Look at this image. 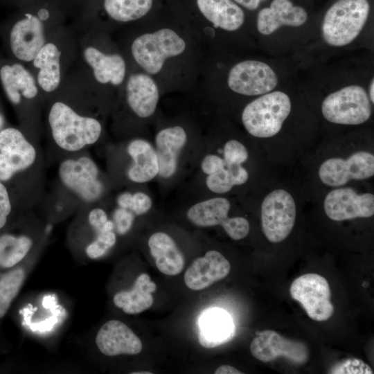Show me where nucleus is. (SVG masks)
Listing matches in <instances>:
<instances>
[{
  "instance_id": "1",
  "label": "nucleus",
  "mask_w": 374,
  "mask_h": 374,
  "mask_svg": "<svg viewBox=\"0 0 374 374\" xmlns=\"http://www.w3.org/2000/svg\"><path fill=\"white\" fill-rule=\"evenodd\" d=\"M97 98L73 67L60 89L45 100L49 136L66 153L78 154L96 143L103 125L94 115Z\"/></svg>"
},
{
  "instance_id": "2",
  "label": "nucleus",
  "mask_w": 374,
  "mask_h": 374,
  "mask_svg": "<svg viewBox=\"0 0 374 374\" xmlns=\"http://www.w3.org/2000/svg\"><path fill=\"white\" fill-rule=\"evenodd\" d=\"M78 56V35L73 27L62 24L49 37L27 66L44 102L64 83Z\"/></svg>"
},
{
  "instance_id": "3",
  "label": "nucleus",
  "mask_w": 374,
  "mask_h": 374,
  "mask_svg": "<svg viewBox=\"0 0 374 374\" xmlns=\"http://www.w3.org/2000/svg\"><path fill=\"white\" fill-rule=\"evenodd\" d=\"M78 35V56L74 68L96 98L103 87H121L127 75L123 55L105 50L100 30L88 29Z\"/></svg>"
},
{
  "instance_id": "4",
  "label": "nucleus",
  "mask_w": 374,
  "mask_h": 374,
  "mask_svg": "<svg viewBox=\"0 0 374 374\" xmlns=\"http://www.w3.org/2000/svg\"><path fill=\"white\" fill-rule=\"evenodd\" d=\"M0 83L19 116L20 127L36 136L45 102L31 71L24 64L0 58Z\"/></svg>"
},
{
  "instance_id": "5",
  "label": "nucleus",
  "mask_w": 374,
  "mask_h": 374,
  "mask_svg": "<svg viewBox=\"0 0 374 374\" xmlns=\"http://www.w3.org/2000/svg\"><path fill=\"white\" fill-rule=\"evenodd\" d=\"M62 24L47 6L24 12L1 30L8 58L27 66Z\"/></svg>"
},
{
  "instance_id": "6",
  "label": "nucleus",
  "mask_w": 374,
  "mask_h": 374,
  "mask_svg": "<svg viewBox=\"0 0 374 374\" xmlns=\"http://www.w3.org/2000/svg\"><path fill=\"white\" fill-rule=\"evenodd\" d=\"M369 12L370 4L367 0H337L323 18L324 41L333 46L351 43L365 26Z\"/></svg>"
},
{
  "instance_id": "7",
  "label": "nucleus",
  "mask_w": 374,
  "mask_h": 374,
  "mask_svg": "<svg viewBox=\"0 0 374 374\" xmlns=\"http://www.w3.org/2000/svg\"><path fill=\"white\" fill-rule=\"evenodd\" d=\"M291 108L290 98L285 93L270 91L247 105L242 111V121L251 135L271 137L280 132Z\"/></svg>"
},
{
  "instance_id": "8",
  "label": "nucleus",
  "mask_w": 374,
  "mask_h": 374,
  "mask_svg": "<svg viewBox=\"0 0 374 374\" xmlns=\"http://www.w3.org/2000/svg\"><path fill=\"white\" fill-rule=\"evenodd\" d=\"M185 48L184 40L169 28L139 35L130 45L133 59L149 74L159 73L167 58L181 54Z\"/></svg>"
},
{
  "instance_id": "9",
  "label": "nucleus",
  "mask_w": 374,
  "mask_h": 374,
  "mask_svg": "<svg viewBox=\"0 0 374 374\" xmlns=\"http://www.w3.org/2000/svg\"><path fill=\"white\" fill-rule=\"evenodd\" d=\"M58 177L68 191L85 204L96 202L104 193L98 166L86 154L78 153L64 159L58 167Z\"/></svg>"
},
{
  "instance_id": "10",
  "label": "nucleus",
  "mask_w": 374,
  "mask_h": 374,
  "mask_svg": "<svg viewBox=\"0 0 374 374\" xmlns=\"http://www.w3.org/2000/svg\"><path fill=\"white\" fill-rule=\"evenodd\" d=\"M321 112L332 123L360 125L371 117V100L362 87L347 86L326 97L321 104Z\"/></svg>"
},
{
  "instance_id": "11",
  "label": "nucleus",
  "mask_w": 374,
  "mask_h": 374,
  "mask_svg": "<svg viewBox=\"0 0 374 374\" xmlns=\"http://www.w3.org/2000/svg\"><path fill=\"white\" fill-rule=\"evenodd\" d=\"M296 204L291 194L276 189L264 199L261 206V226L271 242H280L292 232L296 220Z\"/></svg>"
},
{
  "instance_id": "12",
  "label": "nucleus",
  "mask_w": 374,
  "mask_h": 374,
  "mask_svg": "<svg viewBox=\"0 0 374 374\" xmlns=\"http://www.w3.org/2000/svg\"><path fill=\"white\" fill-rule=\"evenodd\" d=\"M290 292L292 298L301 303L312 319L324 321L333 314L330 286L322 276L314 273L303 274L292 282Z\"/></svg>"
},
{
  "instance_id": "13",
  "label": "nucleus",
  "mask_w": 374,
  "mask_h": 374,
  "mask_svg": "<svg viewBox=\"0 0 374 374\" xmlns=\"http://www.w3.org/2000/svg\"><path fill=\"white\" fill-rule=\"evenodd\" d=\"M231 203L224 197H214L194 204L187 211L188 219L202 227L222 226L228 235L235 240L245 238L249 232V223L242 217H229Z\"/></svg>"
},
{
  "instance_id": "14",
  "label": "nucleus",
  "mask_w": 374,
  "mask_h": 374,
  "mask_svg": "<svg viewBox=\"0 0 374 374\" xmlns=\"http://www.w3.org/2000/svg\"><path fill=\"white\" fill-rule=\"evenodd\" d=\"M373 175L374 155L364 150L356 152L347 159H328L319 169L321 182L331 187L344 186L352 179H366Z\"/></svg>"
},
{
  "instance_id": "15",
  "label": "nucleus",
  "mask_w": 374,
  "mask_h": 374,
  "mask_svg": "<svg viewBox=\"0 0 374 374\" xmlns=\"http://www.w3.org/2000/svg\"><path fill=\"white\" fill-rule=\"evenodd\" d=\"M278 84L274 71L266 63L244 60L229 71L228 85L234 92L244 96H259L271 91Z\"/></svg>"
},
{
  "instance_id": "16",
  "label": "nucleus",
  "mask_w": 374,
  "mask_h": 374,
  "mask_svg": "<svg viewBox=\"0 0 374 374\" xmlns=\"http://www.w3.org/2000/svg\"><path fill=\"white\" fill-rule=\"evenodd\" d=\"M250 351L262 362L284 357L294 364H304L309 358V350L305 343L287 339L270 330L256 332L251 342Z\"/></svg>"
},
{
  "instance_id": "17",
  "label": "nucleus",
  "mask_w": 374,
  "mask_h": 374,
  "mask_svg": "<svg viewBox=\"0 0 374 374\" xmlns=\"http://www.w3.org/2000/svg\"><path fill=\"white\" fill-rule=\"evenodd\" d=\"M326 215L333 221L367 218L374 215V195L357 194L351 188H339L326 195L323 203Z\"/></svg>"
},
{
  "instance_id": "18",
  "label": "nucleus",
  "mask_w": 374,
  "mask_h": 374,
  "mask_svg": "<svg viewBox=\"0 0 374 374\" xmlns=\"http://www.w3.org/2000/svg\"><path fill=\"white\" fill-rule=\"evenodd\" d=\"M95 344L100 353L107 357L137 355L143 348L141 339L132 329L116 319L105 322L99 328Z\"/></svg>"
},
{
  "instance_id": "19",
  "label": "nucleus",
  "mask_w": 374,
  "mask_h": 374,
  "mask_svg": "<svg viewBox=\"0 0 374 374\" xmlns=\"http://www.w3.org/2000/svg\"><path fill=\"white\" fill-rule=\"evenodd\" d=\"M22 128L7 126L0 130V152L6 158L15 175L30 170L37 160V151Z\"/></svg>"
},
{
  "instance_id": "20",
  "label": "nucleus",
  "mask_w": 374,
  "mask_h": 374,
  "mask_svg": "<svg viewBox=\"0 0 374 374\" xmlns=\"http://www.w3.org/2000/svg\"><path fill=\"white\" fill-rule=\"evenodd\" d=\"M231 265L220 252L211 250L194 260L184 274L186 285L192 290H202L224 278Z\"/></svg>"
},
{
  "instance_id": "21",
  "label": "nucleus",
  "mask_w": 374,
  "mask_h": 374,
  "mask_svg": "<svg viewBox=\"0 0 374 374\" xmlns=\"http://www.w3.org/2000/svg\"><path fill=\"white\" fill-rule=\"evenodd\" d=\"M125 81V100L131 111L140 118L152 115L159 98L154 80L147 74L135 73L130 74Z\"/></svg>"
},
{
  "instance_id": "22",
  "label": "nucleus",
  "mask_w": 374,
  "mask_h": 374,
  "mask_svg": "<svg viewBox=\"0 0 374 374\" xmlns=\"http://www.w3.org/2000/svg\"><path fill=\"white\" fill-rule=\"evenodd\" d=\"M307 19L305 10L294 6L290 0H273L269 7L259 12L257 29L260 33L269 35L283 26H301Z\"/></svg>"
},
{
  "instance_id": "23",
  "label": "nucleus",
  "mask_w": 374,
  "mask_h": 374,
  "mask_svg": "<svg viewBox=\"0 0 374 374\" xmlns=\"http://www.w3.org/2000/svg\"><path fill=\"white\" fill-rule=\"evenodd\" d=\"M198 341L206 348L229 342L233 338L235 330L229 314L219 308L204 310L198 319Z\"/></svg>"
},
{
  "instance_id": "24",
  "label": "nucleus",
  "mask_w": 374,
  "mask_h": 374,
  "mask_svg": "<svg viewBox=\"0 0 374 374\" xmlns=\"http://www.w3.org/2000/svg\"><path fill=\"white\" fill-rule=\"evenodd\" d=\"M187 141L185 130L180 126L170 127L159 131L155 137L158 174L163 178L174 175L177 168L179 152Z\"/></svg>"
},
{
  "instance_id": "25",
  "label": "nucleus",
  "mask_w": 374,
  "mask_h": 374,
  "mask_svg": "<svg viewBox=\"0 0 374 374\" xmlns=\"http://www.w3.org/2000/svg\"><path fill=\"white\" fill-rule=\"evenodd\" d=\"M155 283L147 274H140L130 290H122L114 294V305L127 314H137L149 309L153 304L152 295L156 290Z\"/></svg>"
},
{
  "instance_id": "26",
  "label": "nucleus",
  "mask_w": 374,
  "mask_h": 374,
  "mask_svg": "<svg viewBox=\"0 0 374 374\" xmlns=\"http://www.w3.org/2000/svg\"><path fill=\"white\" fill-rule=\"evenodd\" d=\"M36 233H6L0 235V269L18 266L36 253Z\"/></svg>"
},
{
  "instance_id": "27",
  "label": "nucleus",
  "mask_w": 374,
  "mask_h": 374,
  "mask_svg": "<svg viewBox=\"0 0 374 374\" xmlns=\"http://www.w3.org/2000/svg\"><path fill=\"white\" fill-rule=\"evenodd\" d=\"M148 246L159 271L168 276H175L183 270V253L169 235L163 232L152 234L148 240Z\"/></svg>"
},
{
  "instance_id": "28",
  "label": "nucleus",
  "mask_w": 374,
  "mask_h": 374,
  "mask_svg": "<svg viewBox=\"0 0 374 374\" xmlns=\"http://www.w3.org/2000/svg\"><path fill=\"white\" fill-rule=\"evenodd\" d=\"M127 152L133 160L127 172L132 181L145 183L158 175L157 156L148 141L143 139L132 140L127 146Z\"/></svg>"
},
{
  "instance_id": "29",
  "label": "nucleus",
  "mask_w": 374,
  "mask_h": 374,
  "mask_svg": "<svg viewBox=\"0 0 374 374\" xmlns=\"http://www.w3.org/2000/svg\"><path fill=\"white\" fill-rule=\"evenodd\" d=\"M197 3L202 15L215 28L234 31L244 23L243 10L231 0H197Z\"/></svg>"
},
{
  "instance_id": "30",
  "label": "nucleus",
  "mask_w": 374,
  "mask_h": 374,
  "mask_svg": "<svg viewBox=\"0 0 374 374\" xmlns=\"http://www.w3.org/2000/svg\"><path fill=\"white\" fill-rule=\"evenodd\" d=\"M34 262L32 261L28 265H18L7 271L0 272V319L6 315L13 300L19 294Z\"/></svg>"
},
{
  "instance_id": "31",
  "label": "nucleus",
  "mask_w": 374,
  "mask_h": 374,
  "mask_svg": "<svg viewBox=\"0 0 374 374\" xmlns=\"http://www.w3.org/2000/svg\"><path fill=\"white\" fill-rule=\"evenodd\" d=\"M152 6V0H103V8L112 20L126 23L145 16Z\"/></svg>"
},
{
  "instance_id": "32",
  "label": "nucleus",
  "mask_w": 374,
  "mask_h": 374,
  "mask_svg": "<svg viewBox=\"0 0 374 374\" xmlns=\"http://www.w3.org/2000/svg\"><path fill=\"white\" fill-rule=\"evenodd\" d=\"M248 178V172L242 164L225 163L223 168L208 175L206 184L211 191L215 193H225L233 186L244 184Z\"/></svg>"
},
{
  "instance_id": "33",
  "label": "nucleus",
  "mask_w": 374,
  "mask_h": 374,
  "mask_svg": "<svg viewBox=\"0 0 374 374\" xmlns=\"http://www.w3.org/2000/svg\"><path fill=\"white\" fill-rule=\"evenodd\" d=\"M331 374H373L371 368L362 360L349 358L337 363L331 367Z\"/></svg>"
},
{
  "instance_id": "34",
  "label": "nucleus",
  "mask_w": 374,
  "mask_h": 374,
  "mask_svg": "<svg viewBox=\"0 0 374 374\" xmlns=\"http://www.w3.org/2000/svg\"><path fill=\"white\" fill-rule=\"evenodd\" d=\"M249 157L246 147L237 140L228 141L224 146V161L230 164H242Z\"/></svg>"
},
{
  "instance_id": "35",
  "label": "nucleus",
  "mask_w": 374,
  "mask_h": 374,
  "mask_svg": "<svg viewBox=\"0 0 374 374\" xmlns=\"http://www.w3.org/2000/svg\"><path fill=\"white\" fill-rule=\"evenodd\" d=\"M134 214L130 210L121 207L115 209L112 215V221L114 224L116 234L124 235L130 231L134 220Z\"/></svg>"
},
{
  "instance_id": "36",
  "label": "nucleus",
  "mask_w": 374,
  "mask_h": 374,
  "mask_svg": "<svg viewBox=\"0 0 374 374\" xmlns=\"http://www.w3.org/2000/svg\"><path fill=\"white\" fill-rule=\"evenodd\" d=\"M13 210L10 193L6 184L0 181V230L5 227Z\"/></svg>"
},
{
  "instance_id": "37",
  "label": "nucleus",
  "mask_w": 374,
  "mask_h": 374,
  "mask_svg": "<svg viewBox=\"0 0 374 374\" xmlns=\"http://www.w3.org/2000/svg\"><path fill=\"white\" fill-rule=\"evenodd\" d=\"M132 211L137 215L145 213L152 206L150 197L144 193L136 192L132 195Z\"/></svg>"
},
{
  "instance_id": "38",
  "label": "nucleus",
  "mask_w": 374,
  "mask_h": 374,
  "mask_svg": "<svg viewBox=\"0 0 374 374\" xmlns=\"http://www.w3.org/2000/svg\"><path fill=\"white\" fill-rule=\"evenodd\" d=\"M224 163V159L220 157L208 154L203 159L201 168L205 174L211 175L223 168Z\"/></svg>"
},
{
  "instance_id": "39",
  "label": "nucleus",
  "mask_w": 374,
  "mask_h": 374,
  "mask_svg": "<svg viewBox=\"0 0 374 374\" xmlns=\"http://www.w3.org/2000/svg\"><path fill=\"white\" fill-rule=\"evenodd\" d=\"M15 173L6 159L0 152V181L6 184L10 181L15 176Z\"/></svg>"
},
{
  "instance_id": "40",
  "label": "nucleus",
  "mask_w": 374,
  "mask_h": 374,
  "mask_svg": "<svg viewBox=\"0 0 374 374\" xmlns=\"http://www.w3.org/2000/svg\"><path fill=\"white\" fill-rule=\"evenodd\" d=\"M132 194L129 192H125L121 193L118 197L117 204L118 207L131 211L132 206Z\"/></svg>"
},
{
  "instance_id": "41",
  "label": "nucleus",
  "mask_w": 374,
  "mask_h": 374,
  "mask_svg": "<svg viewBox=\"0 0 374 374\" xmlns=\"http://www.w3.org/2000/svg\"><path fill=\"white\" fill-rule=\"evenodd\" d=\"M215 374H242V373L230 365L219 366L215 371Z\"/></svg>"
},
{
  "instance_id": "42",
  "label": "nucleus",
  "mask_w": 374,
  "mask_h": 374,
  "mask_svg": "<svg viewBox=\"0 0 374 374\" xmlns=\"http://www.w3.org/2000/svg\"><path fill=\"white\" fill-rule=\"evenodd\" d=\"M235 2L249 10L256 9L264 0H234Z\"/></svg>"
},
{
  "instance_id": "43",
  "label": "nucleus",
  "mask_w": 374,
  "mask_h": 374,
  "mask_svg": "<svg viewBox=\"0 0 374 374\" xmlns=\"http://www.w3.org/2000/svg\"><path fill=\"white\" fill-rule=\"evenodd\" d=\"M373 79H372V81L371 82L370 87H369V99L373 103L374 102V98H373Z\"/></svg>"
},
{
  "instance_id": "44",
  "label": "nucleus",
  "mask_w": 374,
  "mask_h": 374,
  "mask_svg": "<svg viewBox=\"0 0 374 374\" xmlns=\"http://www.w3.org/2000/svg\"><path fill=\"white\" fill-rule=\"evenodd\" d=\"M5 123H6L5 118L1 111L0 110V130H1L3 127H6Z\"/></svg>"
},
{
  "instance_id": "45",
  "label": "nucleus",
  "mask_w": 374,
  "mask_h": 374,
  "mask_svg": "<svg viewBox=\"0 0 374 374\" xmlns=\"http://www.w3.org/2000/svg\"><path fill=\"white\" fill-rule=\"evenodd\" d=\"M132 374H152L150 372H134Z\"/></svg>"
}]
</instances>
